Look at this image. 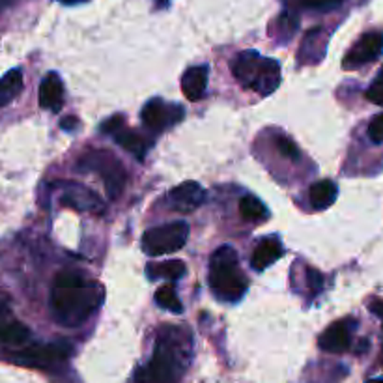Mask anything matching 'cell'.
<instances>
[{
    "label": "cell",
    "mask_w": 383,
    "mask_h": 383,
    "mask_svg": "<svg viewBox=\"0 0 383 383\" xmlns=\"http://www.w3.org/2000/svg\"><path fill=\"white\" fill-rule=\"evenodd\" d=\"M155 301H158V305H161L163 309L170 310L174 315H180L183 310L182 301H180V297H178L176 292H174V288H172L170 285L159 288L158 294H155Z\"/></svg>",
    "instance_id": "cell-22"
},
{
    "label": "cell",
    "mask_w": 383,
    "mask_h": 383,
    "mask_svg": "<svg viewBox=\"0 0 383 383\" xmlns=\"http://www.w3.org/2000/svg\"><path fill=\"white\" fill-rule=\"evenodd\" d=\"M208 86V68L195 66L189 68L182 77V92L189 101H198L204 98Z\"/></svg>",
    "instance_id": "cell-15"
},
{
    "label": "cell",
    "mask_w": 383,
    "mask_h": 383,
    "mask_svg": "<svg viewBox=\"0 0 383 383\" xmlns=\"http://www.w3.org/2000/svg\"><path fill=\"white\" fill-rule=\"evenodd\" d=\"M103 303V286L96 280H84L73 271L56 275L51 294L54 320L66 327H79Z\"/></svg>",
    "instance_id": "cell-1"
},
{
    "label": "cell",
    "mask_w": 383,
    "mask_h": 383,
    "mask_svg": "<svg viewBox=\"0 0 383 383\" xmlns=\"http://www.w3.org/2000/svg\"><path fill=\"white\" fill-rule=\"evenodd\" d=\"M370 310H372L374 315L378 316V318H382V324H383V301H374V303H370Z\"/></svg>",
    "instance_id": "cell-30"
},
{
    "label": "cell",
    "mask_w": 383,
    "mask_h": 383,
    "mask_svg": "<svg viewBox=\"0 0 383 383\" xmlns=\"http://www.w3.org/2000/svg\"><path fill=\"white\" fill-rule=\"evenodd\" d=\"M310 206L315 210H325L337 200V185L330 180H320L309 189Z\"/></svg>",
    "instance_id": "cell-17"
},
{
    "label": "cell",
    "mask_w": 383,
    "mask_h": 383,
    "mask_svg": "<svg viewBox=\"0 0 383 383\" xmlns=\"http://www.w3.org/2000/svg\"><path fill=\"white\" fill-rule=\"evenodd\" d=\"M122 128H123L122 116H113V118H108L107 122L101 126V131H103L105 135H114V133L120 131Z\"/></svg>",
    "instance_id": "cell-28"
},
{
    "label": "cell",
    "mask_w": 383,
    "mask_h": 383,
    "mask_svg": "<svg viewBox=\"0 0 383 383\" xmlns=\"http://www.w3.org/2000/svg\"><path fill=\"white\" fill-rule=\"evenodd\" d=\"M182 107H170V105L163 103L161 99H152L144 105L143 122L146 123V128L161 131L172 123H176L178 120H182Z\"/></svg>",
    "instance_id": "cell-9"
},
{
    "label": "cell",
    "mask_w": 383,
    "mask_h": 383,
    "mask_svg": "<svg viewBox=\"0 0 383 383\" xmlns=\"http://www.w3.org/2000/svg\"><path fill=\"white\" fill-rule=\"evenodd\" d=\"M210 286L223 301H238L247 292V277L230 245L219 247L210 258Z\"/></svg>",
    "instance_id": "cell-3"
},
{
    "label": "cell",
    "mask_w": 383,
    "mask_h": 383,
    "mask_svg": "<svg viewBox=\"0 0 383 383\" xmlns=\"http://www.w3.org/2000/svg\"><path fill=\"white\" fill-rule=\"evenodd\" d=\"M62 204H69V206L77 208V210H86V212H101L103 204L98 198L96 193L77 183H68L64 197H62Z\"/></svg>",
    "instance_id": "cell-14"
},
{
    "label": "cell",
    "mask_w": 383,
    "mask_h": 383,
    "mask_svg": "<svg viewBox=\"0 0 383 383\" xmlns=\"http://www.w3.org/2000/svg\"><path fill=\"white\" fill-rule=\"evenodd\" d=\"M307 275H309L310 292H312V294H318V292L322 290V286H324V277L320 275L316 270H312V267L307 270Z\"/></svg>",
    "instance_id": "cell-26"
},
{
    "label": "cell",
    "mask_w": 383,
    "mask_h": 383,
    "mask_svg": "<svg viewBox=\"0 0 383 383\" xmlns=\"http://www.w3.org/2000/svg\"><path fill=\"white\" fill-rule=\"evenodd\" d=\"M71 354L68 344H36L29 348L21 349L15 354V361L21 364H29V367H51V364L62 363Z\"/></svg>",
    "instance_id": "cell-7"
},
{
    "label": "cell",
    "mask_w": 383,
    "mask_h": 383,
    "mask_svg": "<svg viewBox=\"0 0 383 383\" xmlns=\"http://www.w3.org/2000/svg\"><path fill=\"white\" fill-rule=\"evenodd\" d=\"M240 213L245 221H264L267 217V208L252 195H247L240 200Z\"/></svg>",
    "instance_id": "cell-21"
},
{
    "label": "cell",
    "mask_w": 383,
    "mask_h": 383,
    "mask_svg": "<svg viewBox=\"0 0 383 383\" xmlns=\"http://www.w3.org/2000/svg\"><path fill=\"white\" fill-rule=\"evenodd\" d=\"M170 335L172 339L167 330L159 335L152 361L137 374L138 383H180L185 370V355L182 346L174 342L176 331L170 330Z\"/></svg>",
    "instance_id": "cell-2"
},
{
    "label": "cell",
    "mask_w": 383,
    "mask_h": 383,
    "mask_svg": "<svg viewBox=\"0 0 383 383\" xmlns=\"http://www.w3.org/2000/svg\"><path fill=\"white\" fill-rule=\"evenodd\" d=\"M23 90V73L19 69H10L0 79V107L11 103Z\"/></svg>",
    "instance_id": "cell-18"
},
{
    "label": "cell",
    "mask_w": 383,
    "mask_h": 383,
    "mask_svg": "<svg viewBox=\"0 0 383 383\" xmlns=\"http://www.w3.org/2000/svg\"><path fill=\"white\" fill-rule=\"evenodd\" d=\"M62 129H66V131H71V129H75L77 126H79V122H77V118H73V116H69V118L62 120Z\"/></svg>",
    "instance_id": "cell-31"
},
{
    "label": "cell",
    "mask_w": 383,
    "mask_h": 383,
    "mask_svg": "<svg viewBox=\"0 0 383 383\" xmlns=\"http://www.w3.org/2000/svg\"><path fill=\"white\" fill-rule=\"evenodd\" d=\"M29 327L17 322L6 305H0V342L21 346L29 340Z\"/></svg>",
    "instance_id": "cell-11"
},
{
    "label": "cell",
    "mask_w": 383,
    "mask_h": 383,
    "mask_svg": "<svg viewBox=\"0 0 383 383\" xmlns=\"http://www.w3.org/2000/svg\"><path fill=\"white\" fill-rule=\"evenodd\" d=\"M148 275L150 279H168L178 280L180 277L185 275V264L182 260H168L161 264H150L148 265Z\"/></svg>",
    "instance_id": "cell-20"
},
{
    "label": "cell",
    "mask_w": 383,
    "mask_h": 383,
    "mask_svg": "<svg viewBox=\"0 0 383 383\" xmlns=\"http://www.w3.org/2000/svg\"><path fill=\"white\" fill-rule=\"evenodd\" d=\"M277 148H279L280 155H285V158L288 159L300 158V150H297V146H295L288 137H280L279 141H277Z\"/></svg>",
    "instance_id": "cell-24"
},
{
    "label": "cell",
    "mask_w": 383,
    "mask_h": 383,
    "mask_svg": "<svg viewBox=\"0 0 383 383\" xmlns=\"http://www.w3.org/2000/svg\"><path fill=\"white\" fill-rule=\"evenodd\" d=\"M187 236H189L187 223H168V225L150 228V230L144 232L143 247L150 256L170 255V252L180 251L185 245Z\"/></svg>",
    "instance_id": "cell-6"
},
{
    "label": "cell",
    "mask_w": 383,
    "mask_h": 383,
    "mask_svg": "<svg viewBox=\"0 0 383 383\" xmlns=\"http://www.w3.org/2000/svg\"><path fill=\"white\" fill-rule=\"evenodd\" d=\"M206 193L197 182H183L168 193V202L176 212L191 213L202 206Z\"/></svg>",
    "instance_id": "cell-10"
},
{
    "label": "cell",
    "mask_w": 383,
    "mask_h": 383,
    "mask_svg": "<svg viewBox=\"0 0 383 383\" xmlns=\"http://www.w3.org/2000/svg\"><path fill=\"white\" fill-rule=\"evenodd\" d=\"M382 71H383V69H382ZM382 75H383V73H382Z\"/></svg>",
    "instance_id": "cell-36"
},
{
    "label": "cell",
    "mask_w": 383,
    "mask_h": 383,
    "mask_svg": "<svg viewBox=\"0 0 383 383\" xmlns=\"http://www.w3.org/2000/svg\"><path fill=\"white\" fill-rule=\"evenodd\" d=\"M17 0H0V11H4L6 8H10V6H14Z\"/></svg>",
    "instance_id": "cell-32"
},
{
    "label": "cell",
    "mask_w": 383,
    "mask_h": 383,
    "mask_svg": "<svg viewBox=\"0 0 383 383\" xmlns=\"http://www.w3.org/2000/svg\"><path fill=\"white\" fill-rule=\"evenodd\" d=\"M62 4H81V2H86V0H60Z\"/></svg>",
    "instance_id": "cell-33"
},
{
    "label": "cell",
    "mask_w": 383,
    "mask_h": 383,
    "mask_svg": "<svg viewBox=\"0 0 383 383\" xmlns=\"http://www.w3.org/2000/svg\"><path fill=\"white\" fill-rule=\"evenodd\" d=\"M297 17L292 14H282L279 17V25H280V38L282 40H290L294 32L297 30Z\"/></svg>",
    "instance_id": "cell-23"
},
{
    "label": "cell",
    "mask_w": 383,
    "mask_h": 383,
    "mask_svg": "<svg viewBox=\"0 0 383 383\" xmlns=\"http://www.w3.org/2000/svg\"><path fill=\"white\" fill-rule=\"evenodd\" d=\"M383 51V34L379 32H370L364 34L357 44L348 51L346 58H344V66L346 68H359V66L369 64L378 58Z\"/></svg>",
    "instance_id": "cell-8"
},
{
    "label": "cell",
    "mask_w": 383,
    "mask_h": 383,
    "mask_svg": "<svg viewBox=\"0 0 383 383\" xmlns=\"http://www.w3.org/2000/svg\"><path fill=\"white\" fill-rule=\"evenodd\" d=\"M367 99L372 101V103L379 105V107H383V83H376L374 86H370V88L367 90Z\"/></svg>",
    "instance_id": "cell-27"
},
{
    "label": "cell",
    "mask_w": 383,
    "mask_h": 383,
    "mask_svg": "<svg viewBox=\"0 0 383 383\" xmlns=\"http://www.w3.org/2000/svg\"><path fill=\"white\" fill-rule=\"evenodd\" d=\"M64 105V84L56 73H47L40 84V107L58 113Z\"/></svg>",
    "instance_id": "cell-13"
},
{
    "label": "cell",
    "mask_w": 383,
    "mask_h": 383,
    "mask_svg": "<svg viewBox=\"0 0 383 383\" xmlns=\"http://www.w3.org/2000/svg\"><path fill=\"white\" fill-rule=\"evenodd\" d=\"M161 2H165V0H161Z\"/></svg>",
    "instance_id": "cell-35"
},
{
    "label": "cell",
    "mask_w": 383,
    "mask_h": 383,
    "mask_svg": "<svg viewBox=\"0 0 383 383\" xmlns=\"http://www.w3.org/2000/svg\"><path fill=\"white\" fill-rule=\"evenodd\" d=\"M305 6H309V8H322L325 4H331L335 0H301Z\"/></svg>",
    "instance_id": "cell-29"
},
{
    "label": "cell",
    "mask_w": 383,
    "mask_h": 383,
    "mask_svg": "<svg viewBox=\"0 0 383 383\" xmlns=\"http://www.w3.org/2000/svg\"><path fill=\"white\" fill-rule=\"evenodd\" d=\"M282 245L277 238H267V240H262L258 245H256L255 252H252L251 264L255 270L262 271L265 267H270L273 262H277L282 256Z\"/></svg>",
    "instance_id": "cell-16"
},
{
    "label": "cell",
    "mask_w": 383,
    "mask_h": 383,
    "mask_svg": "<svg viewBox=\"0 0 383 383\" xmlns=\"http://www.w3.org/2000/svg\"><path fill=\"white\" fill-rule=\"evenodd\" d=\"M234 77L243 86L260 96H270L280 84V66L277 60L264 58L256 51H243L232 62Z\"/></svg>",
    "instance_id": "cell-4"
},
{
    "label": "cell",
    "mask_w": 383,
    "mask_h": 383,
    "mask_svg": "<svg viewBox=\"0 0 383 383\" xmlns=\"http://www.w3.org/2000/svg\"><path fill=\"white\" fill-rule=\"evenodd\" d=\"M369 137L372 138V143L376 144L383 143V114L374 116V120L369 126Z\"/></svg>",
    "instance_id": "cell-25"
},
{
    "label": "cell",
    "mask_w": 383,
    "mask_h": 383,
    "mask_svg": "<svg viewBox=\"0 0 383 383\" xmlns=\"http://www.w3.org/2000/svg\"><path fill=\"white\" fill-rule=\"evenodd\" d=\"M77 168L83 172H98L103 178L105 189L111 198H118L126 185V170L120 161L107 150H92L79 159Z\"/></svg>",
    "instance_id": "cell-5"
},
{
    "label": "cell",
    "mask_w": 383,
    "mask_h": 383,
    "mask_svg": "<svg viewBox=\"0 0 383 383\" xmlns=\"http://www.w3.org/2000/svg\"><path fill=\"white\" fill-rule=\"evenodd\" d=\"M367 383H383V379L382 378H374V379H369Z\"/></svg>",
    "instance_id": "cell-34"
},
{
    "label": "cell",
    "mask_w": 383,
    "mask_h": 383,
    "mask_svg": "<svg viewBox=\"0 0 383 383\" xmlns=\"http://www.w3.org/2000/svg\"><path fill=\"white\" fill-rule=\"evenodd\" d=\"M352 344V327L348 322H337L330 325L320 337V348L330 354H344Z\"/></svg>",
    "instance_id": "cell-12"
},
{
    "label": "cell",
    "mask_w": 383,
    "mask_h": 383,
    "mask_svg": "<svg viewBox=\"0 0 383 383\" xmlns=\"http://www.w3.org/2000/svg\"><path fill=\"white\" fill-rule=\"evenodd\" d=\"M114 141H116L126 152L133 153L137 159H144V155H146V141H144L138 133L122 128L120 131L114 133Z\"/></svg>",
    "instance_id": "cell-19"
}]
</instances>
